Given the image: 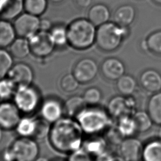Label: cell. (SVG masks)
Returning <instances> with one entry per match:
<instances>
[{"mask_svg":"<svg viewBox=\"0 0 161 161\" xmlns=\"http://www.w3.org/2000/svg\"><path fill=\"white\" fill-rule=\"evenodd\" d=\"M83 133L75 118L62 116L51 124L48 142L57 152L69 154L82 147Z\"/></svg>","mask_w":161,"mask_h":161,"instance_id":"cell-1","label":"cell"},{"mask_svg":"<svg viewBox=\"0 0 161 161\" xmlns=\"http://www.w3.org/2000/svg\"><path fill=\"white\" fill-rule=\"evenodd\" d=\"M75 119L83 132L89 135H96L108 130L112 125L111 116L107 110L97 105H87Z\"/></svg>","mask_w":161,"mask_h":161,"instance_id":"cell-2","label":"cell"},{"mask_svg":"<svg viewBox=\"0 0 161 161\" xmlns=\"http://www.w3.org/2000/svg\"><path fill=\"white\" fill-rule=\"evenodd\" d=\"M67 29L68 44L74 48L86 49L96 40L97 29L89 19H75L67 26Z\"/></svg>","mask_w":161,"mask_h":161,"instance_id":"cell-3","label":"cell"},{"mask_svg":"<svg viewBox=\"0 0 161 161\" xmlns=\"http://www.w3.org/2000/svg\"><path fill=\"white\" fill-rule=\"evenodd\" d=\"M126 35V26L107 22L98 26L96 31V40L101 49L110 52L119 47Z\"/></svg>","mask_w":161,"mask_h":161,"instance_id":"cell-4","label":"cell"},{"mask_svg":"<svg viewBox=\"0 0 161 161\" xmlns=\"http://www.w3.org/2000/svg\"><path fill=\"white\" fill-rule=\"evenodd\" d=\"M13 99L19 111L26 114L34 112L42 103L38 91L31 84L18 86Z\"/></svg>","mask_w":161,"mask_h":161,"instance_id":"cell-5","label":"cell"},{"mask_svg":"<svg viewBox=\"0 0 161 161\" xmlns=\"http://www.w3.org/2000/svg\"><path fill=\"white\" fill-rule=\"evenodd\" d=\"M14 161H34L39 154L36 141L30 137L19 136L8 147Z\"/></svg>","mask_w":161,"mask_h":161,"instance_id":"cell-6","label":"cell"},{"mask_svg":"<svg viewBox=\"0 0 161 161\" xmlns=\"http://www.w3.org/2000/svg\"><path fill=\"white\" fill-rule=\"evenodd\" d=\"M28 41L31 53L38 58L50 56L56 48L49 31L40 30L28 38Z\"/></svg>","mask_w":161,"mask_h":161,"instance_id":"cell-7","label":"cell"},{"mask_svg":"<svg viewBox=\"0 0 161 161\" xmlns=\"http://www.w3.org/2000/svg\"><path fill=\"white\" fill-rule=\"evenodd\" d=\"M40 21L39 16L26 12L20 14L15 18L13 23L17 36L30 38L40 31Z\"/></svg>","mask_w":161,"mask_h":161,"instance_id":"cell-8","label":"cell"},{"mask_svg":"<svg viewBox=\"0 0 161 161\" xmlns=\"http://www.w3.org/2000/svg\"><path fill=\"white\" fill-rule=\"evenodd\" d=\"M20 113L14 102L3 101L0 103V128L7 131L14 129L21 118Z\"/></svg>","mask_w":161,"mask_h":161,"instance_id":"cell-9","label":"cell"},{"mask_svg":"<svg viewBox=\"0 0 161 161\" xmlns=\"http://www.w3.org/2000/svg\"><path fill=\"white\" fill-rule=\"evenodd\" d=\"M98 67L96 62L92 58H84L79 60L74 65L72 74L80 84L91 82L96 77Z\"/></svg>","mask_w":161,"mask_h":161,"instance_id":"cell-10","label":"cell"},{"mask_svg":"<svg viewBox=\"0 0 161 161\" xmlns=\"http://www.w3.org/2000/svg\"><path fill=\"white\" fill-rule=\"evenodd\" d=\"M64 113V104L57 97H47L40 104L41 117L51 124L61 118Z\"/></svg>","mask_w":161,"mask_h":161,"instance_id":"cell-11","label":"cell"},{"mask_svg":"<svg viewBox=\"0 0 161 161\" xmlns=\"http://www.w3.org/2000/svg\"><path fill=\"white\" fill-rule=\"evenodd\" d=\"M7 77L12 80L17 87L31 85L34 78V72L29 64L25 62H18L13 64Z\"/></svg>","mask_w":161,"mask_h":161,"instance_id":"cell-12","label":"cell"},{"mask_svg":"<svg viewBox=\"0 0 161 161\" xmlns=\"http://www.w3.org/2000/svg\"><path fill=\"white\" fill-rule=\"evenodd\" d=\"M143 147L140 140L135 137L124 138L119 144L120 156L126 161H138L142 158Z\"/></svg>","mask_w":161,"mask_h":161,"instance_id":"cell-13","label":"cell"},{"mask_svg":"<svg viewBox=\"0 0 161 161\" xmlns=\"http://www.w3.org/2000/svg\"><path fill=\"white\" fill-rule=\"evenodd\" d=\"M101 72L103 76L109 80H117L125 74L124 64L118 58H108L104 60L101 65Z\"/></svg>","mask_w":161,"mask_h":161,"instance_id":"cell-14","label":"cell"},{"mask_svg":"<svg viewBox=\"0 0 161 161\" xmlns=\"http://www.w3.org/2000/svg\"><path fill=\"white\" fill-rule=\"evenodd\" d=\"M106 110L111 116L116 118L134 113L128 104L127 97L123 95L113 97L108 103Z\"/></svg>","mask_w":161,"mask_h":161,"instance_id":"cell-15","label":"cell"},{"mask_svg":"<svg viewBox=\"0 0 161 161\" xmlns=\"http://www.w3.org/2000/svg\"><path fill=\"white\" fill-rule=\"evenodd\" d=\"M142 87L147 91L155 93L161 90V74L154 69H147L140 76Z\"/></svg>","mask_w":161,"mask_h":161,"instance_id":"cell-16","label":"cell"},{"mask_svg":"<svg viewBox=\"0 0 161 161\" xmlns=\"http://www.w3.org/2000/svg\"><path fill=\"white\" fill-rule=\"evenodd\" d=\"M13 24L5 19H0V48L9 47L17 37Z\"/></svg>","mask_w":161,"mask_h":161,"instance_id":"cell-17","label":"cell"},{"mask_svg":"<svg viewBox=\"0 0 161 161\" xmlns=\"http://www.w3.org/2000/svg\"><path fill=\"white\" fill-rule=\"evenodd\" d=\"M142 159L143 161H161V140L160 138L149 140L143 145Z\"/></svg>","mask_w":161,"mask_h":161,"instance_id":"cell-18","label":"cell"},{"mask_svg":"<svg viewBox=\"0 0 161 161\" xmlns=\"http://www.w3.org/2000/svg\"><path fill=\"white\" fill-rule=\"evenodd\" d=\"M87 106L82 96L74 95L69 97L64 103V113L67 114V116L75 118L77 115Z\"/></svg>","mask_w":161,"mask_h":161,"instance_id":"cell-19","label":"cell"},{"mask_svg":"<svg viewBox=\"0 0 161 161\" xmlns=\"http://www.w3.org/2000/svg\"><path fill=\"white\" fill-rule=\"evenodd\" d=\"M110 17L109 10L103 4L94 5L89 11L88 19L95 26H100L108 21Z\"/></svg>","mask_w":161,"mask_h":161,"instance_id":"cell-20","label":"cell"},{"mask_svg":"<svg viewBox=\"0 0 161 161\" xmlns=\"http://www.w3.org/2000/svg\"><path fill=\"white\" fill-rule=\"evenodd\" d=\"M9 52L13 58L23 59L31 53V49L28 39L18 37L9 47Z\"/></svg>","mask_w":161,"mask_h":161,"instance_id":"cell-21","label":"cell"},{"mask_svg":"<svg viewBox=\"0 0 161 161\" xmlns=\"http://www.w3.org/2000/svg\"><path fill=\"white\" fill-rule=\"evenodd\" d=\"M116 128L123 138L133 136L137 132L135 120L131 114H126L118 118Z\"/></svg>","mask_w":161,"mask_h":161,"instance_id":"cell-22","label":"cell"},{"mask_svg":"<svg viewBox=\"0 0 161 161\" xmlns=\"http://www.w3.org/2000/svg\"><path fill=\"white\" fill-rule=\"evenodd\" d=\"M147 108L153 123L161 125V91L153 93L150 97Z\"/></svg>","mask_w":161,"mask_h":161,"instance_id":"cell-23","label":"cell"},{"mask_svg":"<svg viewBox=\"0 0 161 161\" xmlns=\"http://www.w3.org/2000/svg\"><path fill=\"white\" fill-rule=\"evenodd\" d=\"M92 136H93L83 141L82 147L92 157H96L106 150L107 143L104 138L96 135Z\"/></svg>","mask_w":161,"mask_h":161,"instance_id":"cell-24","label":"cell"},{"mask_svg":"<svg viewBox=\"0 0 161 161\" xmlns=\"http://www.w3.org/2000/svg\"><path fill=\"white\" fill-rule=\"evenodd\" d=\"M135 17V10L131 5H123L118 8L114 16L116 23L123 26L130 25L133 21Z\"/></svg>","mask_w":161,"mask_h":161,"instance_id":"cell-25","label":"cell"},{"mask_svg":"<svg viewBox=\"0 0 161 161\" xmlns=\"http://www.w3.org/2000/svg\"><path fill=\"white\" fill-rule=\"evenodd\" d=\"M36 128V118L21 117L14 130L19 136L33 138Z\"/></svg>","mask_w":161,"mask_h":161,"instance_id":"cell-26","label":"cell"},{"mask_svg":"<svg viewBox=\"0 0 161 161\" xmlns=\"http://www.w3.org/2000/svg\"><path fill=\"white\" fill-rule=\"evenodd\" d=\"M118 91L124 96H131L136 90V79L130 74H123L116 80Z\"/></svg>","mask_w":161,"mask_h":161,"instance_id":"cell-27","label":"cell"},{"mask_svg":"<svg viewBox=\"0 0 161 161\" xmlns=\"http://www.w3.org/2000/svg\"><path fill=\"white\" fill-rule=\"evenodd\" d=\"M56 47H63L68 44L67 26L62 24L53 25L49 31Z\"/></svg>","mask_w":161,"mask_h":161,"instance_id":"cell-28","label":"cell"},{"mask_svg":"<svg viewBox=\"0 0 161 161\" xmlns=\"http://www.w3.org/2000/svg\"><path fill=\"white\" fill-rule=\"evenodd\" d=\"M23 6L25 12L40 16L46 11L48 0H23Z\"/></svg>","mask_w":161,"mask_h":161,"instance_id":"cell-29","label":"cell"},{"mask_svg":"<svg viewBox=\"0 0 161 161\" xmlns=\"http://www.w3.org/2000/svg\"><path fill=\"white\" fill-rule=\"evenodd\" d=\"M132 116L136 126L137 132H146L152 126L153 122L147 111H137Z\"/></svg>","mask_w":161,"mask_h":161,"instance_id":"cell-30","label":"cell"},{"mask_svg":"<svg viewBox=\"0 0 161 161\" xmlns=\"http://www.w3.org/2000/svg\"><path fill=\"white\" fill-rule=\"evenodd\" d=\"M13 65V57L5 48H0V80L7 76Z\"/></svg>","mask_w":161,"mask_h":161,"instance_id":"cell-31","label":"cell"},{"mask_svg":"<svg viewBox=\"0 0 161 161\" xmlns=\"http://www.w3.org/2000/svg\"><path fill=\"white\" fill-rule=\"evenodd\" d=\"M17 86L9 78H4L0 80V99L3 101H8L14 96Z\"/></svg>","mask_w":161,"mask_h":161,"instance_id":"cell-32","label":"cell"},{"mask_svg":"<svg viewBox=\"0 0 161 161\" xmlns=\"http://www.w3.org/2000/svg\"><path fill=\"white\" fill-rule=\"evenodd\" d=\"M50 126L51 123L43 118H36V128L33 138L37 140H42L48 137Z\"/></svg>","mask_w":161,"mask_h":161,"instance_id":"cell-33","label":"cell"},{"mask_svg":"<svg viewBox=\"0 0 161 161\" xmlns=\"http://www.w3.org/2000/svg\"><path fill=\"white\" fill-rule=\"evenodd\" d=\"M82 97L87 105L96 106L101 100L102 92L99 88L91 87L85 90Z\"/></svg>","mask_w":161,"mask_h":161,"instance_id":"cell-34","label":"cell"},{"mask_svg":"<svg viewBox=\"0 0 161 161\" xmlns=\"http://www.w3.org/2000/svg\"><path fill=\"white\" fill-rule=\"evenodd\" d=\"M79 84L72 73L65 74L60 80V87L65 92H74L79 87Z\"/></svg>","mask_w":161,"mask_h":161,"instance_id":"cell-35","label":"cell"},{"mask_svg":"<svg viewBox=\"0 0 161 161\" xmlns=\"http://www.w3.org/2000/svg\"><path fill=\"white\" fill-rule=\"evenodd\" d=\"M147 46L153 53L161 55V31L152 33L148 38Z\"/></svg>","mask_w":161,"mask_h":161,"instance_id":"cell-36","label":"cell"},{"mask_svg":"<svg viewBox=\"0 0 161 161\" xmlns=\"http://www.w3.org/2000/svg\"><path fill=\"white\" fill-rule=\"evenodd\" d=\"M90 153L81 147L69 153L67 161H94Z\"/></svg>","mask_w":161,"mask_h":161,"instance_id":"cell-37","label":"cell"},{"mask_svg":"<svg viewBox=\"0 0 161 161\" xmlns=\"http://www.w3.org/2000/svg\"><path fill=\"white\" fill-rule=\"evenodd\" d=\"M53 24L50 19L48 18H42L40 21V30L49 31L52 28Z\"/></svg>","mask_w":161,"mask_h":161,"instance_id":"cell-38","label":"cell"},{"mask_svg":"<svg viewBox=\"0 0 161 161\" xmlns=\"http://www.w3.org/2000/svg\"><path fill=\"white\" fill-rule=\"evenodd\" d=\"M114 157L113 154L108 151H105L101 154L97 155L94 161H113Z\"/></svg>","mask_w":161,"mask_h":161,"instance_id":"cell-39","label":"cell"},{"mask_svg":"<svg viewBox=\"0 0 161 161\" xmlns=\"http://www.w3.org/2000/svg\"><path fill=\"white\" fill-rule=\"evenodd\" d=\"M77 3L79 6L82 8H87L88 7L91 3L92 0H76Z\"/></svg>","mask_w":161,"mask_h":161,"instance_id":"cell-40","label":"cell"},{"mask_svg":"<svg viewBox=\"0 0 161 161\" xmlns=\"http://www.w3.org/2000/svg\"><path fill=\"white\" fill-rule=\"evenodd\" d=\"M34 161H50L45 157H38Z\"/></svg>","mask_w":161,"mask_h":161,"instance_id":"cell-41","label":"cell"},{"mask_svg":"<svg viewBox=\"0 0 161 161\" xmlns=\"http://www.w3.org/2000/svg\"><path fill=\"white\" fill-rule=\"evenodd\" d=\"M113 161H126V160L119 155V156H115Z\"/></svg>","mask_w":161,"mask_h":161,"instance_id":"cell-42","label":"cell"},{"mask_svg":"<svg viewBox=\"0 0 161 161\" xmlns=\"http://www.w3.org/2000/svg\"><path fill=\"white\" fill-rule=\"evenodd\" d=\"M53 3H55V4H57V3H60L61 2H62L64 0H48Z\"/></svg>","mask_w":161,"mask_h":161,"instance_id":"cell-43","label":"cell"},{"mask_svg":"<svg viewBox=\"0 0 161 161\" xmlns=\"http://www.w3.org/2000/svg\"><path fill=\"white\" fill-rule=\"evenodd\" d=\"M158 138L161 140V125H160V126L158 129Z\"/></svg>","mask_w":161,"mask_h":161,"instance_id":"cell-44","label":"cell"},{"mask_svg":"<svg viewBox=\"0 0 161 161\" xmlns=\"http://www.w3.org/2000/svg\"><path fill=\"white\" fill-rule=\"evenodd\" d=\"M3 130L1 128H0V143L1 142L2 139H3Z\"/></svg>","mask_w":161,"mask_h":161,"instance_id":"cell-45","label":"cell"},{"mask_svg":"<svg viewBox=\"0 0 161 161\" xmlns=\"http://www.w3.org/2000/svg\"><path fill=\"white\" fill-rule=\"evenodd\" d=\"M52 161H67V160H64L63 159H61V158H57V159H55V160H53Z\"/></svg>","mask_w":161,"mask_h":161,"instance_id":"cell-46","label":"cell"},{"mask_svg":"<svg viewBox=\"0 0 161 161\" xmlns=\"http://www.w3.org/2000/svg\"><path fill=\"white\" fill-rule=\"evenodd\" d=\"M155 3L159 4H161V0H153Z\"/></svg>","mask_w":161,"mask_h":161,"instance_id":"cell-47","label":"cell"},{"mask_svg":"<svg viewBox=\"0 0 161 161\" xmlns=\"http://www.w3.org/2000/svg\"><path fill=\"white\" fill-rule=\"evenodd\" d=\"M2 160V157H1V153L0 152V161H1Z\"/></svg>","mask_w":161,"mask_h":161,"instance_id":"cell-48","label":"cell"}]
</instances>
